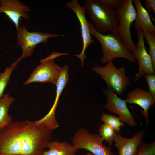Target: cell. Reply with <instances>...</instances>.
Masks as SVG:
<instances>
[{
  "label": "cell",
  "mask_w": 155,
  "mask_h": 155,
  "mask_svg": "<svg viewBox=\"0 0 155 155\" xmlns=\"http://www.w3.org/2000/svg\"><path fill=\"white\" fill-rule=\"evenodd\" d=\"M143 35L148 44L149 49L148 53L151 57L153 67L155 69V33L143 32Z\"/></svg>",
  "instance_id": "7402d4cb"
},
{
  "label": "cell",
  "mask_w": 155,
  "mask_h": 155,
  "mask_svg": "<svg viewBox=\"0 0 155 155\" xmlns=\"http://www.w3.org/2000/svg\"><path fill=\"white\" fill-rule=\"evenodd\" d=\"M144 4L146 8V9L151 17L152 20L155 22V19L152 16L151 11L155 13V0H146Z\"/></svg>",
  "instance_id": "484cf974"
},
{
  "label": "cell",
  "mask_w": 155,
  "mask_h": 155,
  "mask_svg": "<svg viewBox=\"0 0 155 155\" xmlns=\"http://www.w3.org/2000/svg\"><path fill=\"white\" fill-rule=\"evenodd\" d=\"M101 120L109 125L118 133H120L121 127L125 125L124 123L121 120L119 117L115 115L106 114L104 113L102 114Z\"/></svg>",
  "instance_id": "d6986e66"
},
{
  "label": "cell",
  "mask_w": 155,
  "mask_h": 155,
  "mask_svg": "<svg viewBox=\"0 0 155 155\" xmlns=\"http://www.w3.org/2000/svg\"><path fill=\"white\" fill-rule=\"evenodd\" d=\"M115 11L117 17L119 24L114 33L121 40L129 51L134 54L136 47L132 38L130 28L135 20L136 11L133 0H125L123 6Z\"/></svg>",
  "instance_id": "5b68a950"
},
{
  "label": "cell",
  "mask_w": 155,
  "mask_h": 155,
  "mask_svg": "<svg viewBox=\"0 0 155 155\" xmlns=\"http://www.w3.org/2000/svg\"><path fill=\"white\" fill-rule=\"evenodd\" d=\"M103 142L99 135L91 133L84 128L77 131L72 139V145L77 150L86 149L94 155H115L110 147L103 144Z\"/></svg>",
  "instance_id": "52a82bcc"
},
{
  "label": "cell",
  "mask_w": 155,
  "mask_h": 155,
  "mask_svg": "<svg viewBox=\"0 0 155 155\" xmlns=\"http://www.w3.org/2000/svg\"><path fill=\"white\" fill-rule=\"evenodd\" d=\"M126 103L135 104L140 106L142 114L148 123V110L155 102V98L148 91L140 88H136L127 94Z\"/></svg>",
  "instance_id": "4fadbf2b"
},
{
  "label": "cell",
  "mask_w": 155,
  "mask_h": 155,
  "mask_svg": "<svg viewBox=\"0 0 155 155\" xmlns=\"http://www.w3.org/2000/svg\"><path fill=\"white\" fill-rule=\"evenodd\" d=\"M144 133L143 129L138 131L131 138L123 137L116 133L114 139L119 155H136L138 147L142 141Z\"/></svg>",
  "instance_id": "5bb4252c"
},
{
  "label": "cell",
  "mask_w": 155,
  "mask_h": 155,
  "mask_svg": "<svg viewBox=\"0 0 155 155\" xmlns=\"http://www.w3.org/2000/svg\"><path fill=\"white\" fill-rule=\"evenodd\" d=\"M0 155H1L0 154Z\"/></svg>",
  "instance_id": "83f0119b"
},
{
  "label": "cell",
  "mask_w": 155,
  "mask_h": 155,
  "mask_svg": "<svg viewBox=\"0 0 155 155\" xmlns=\"http://www.w3.org/2000/svg\"><path fill=\"white\" fill-rule=\"evenodd\" d=\"M136 155H155V142L147 143L142 141L138 147Z\"/></svg>",
  "instance_id": "603a6c76"
},
{
  "label": "cell",
  "mask_w": 155,
  "mask_h": 155,
  "mask_svg": "<svg viewBox=\"0 0 155 155\" xmlns=\"http://www.w3.org/2000/svg\"><path fill=\"white\" fill-rule=\"evenodd\" d=\"M83 7L97 31L102 34L107 32H115L119 22L115 11L100 0H86Z\"/></svg>",
  "instance_id": "3957f363"
},
{
  "label": "cell",
  "mask_w": 155,
  "mask_h": 155,
  "mask_svg": "<svg viewBox=\"0 0 155 155\" xmlns=\"http://www.w3.org/2000/svg\"><path fill=\"white\" fill-rule=\"evenodd\" d=\"M102 91L107 99L104 108L118 115L123 123L131 127L136 125L137 123L128 109L125 100L120 98L113 91L108 89L103 88Z\"/></svg>",
  "instance_id": "9c48e42d"
},
{
  "label": "cell",
  "mask_w": 155,
  "mask_h": 155,
  "mask_svg": "<svg viewBox=\"0 0 155 155\" xmlns=\"http://www.w3.org/2000/svg\"><path fill=\"white\" fill-rule=\"evenodd\" d=\"M55 129L42 119L11 121L0 131V154L41 155L52 139Z\"/></svg>",
  "instance_id": "6da1fadb"
},
{
  "label": "cell",
  "mask_w": 155,
  "mask_h": 155,
  "mask_svg": "<svg viewBox=\"0 0 155 155\" xmlns=\"http://www.w3.org/2000/svg\"><path fill=\"white\" fill-rule=\"evenodd\" d=\"M16 29L18 34L16 45L20 46L22 50V55L20 57L21 59L31 56L38 44L43 43L46 44L48 38L64 36L49 32L35 31L30 32L23 24L22 26L19 25Z\"/></svg>",
  "instance_id": "ba28073f"
},
{
  "label": "cell",
  "mask_w": 155,
  "mask_h": 155,
  "mask_svg": "<svg viewBox=\"0 0 155 155\" xmlns=\"http://www.w3.org/2000/svg\"><path fill=\"white\" fill-rule=\"evenodd\" d=\"M86 155H94L93 154H92L91 152H89L88 153H87Z\"/></svg>",
  "instance_id": "4316f807"
},
{
  "label": "cell",
  "mask_w": 155,
  "mask_h": 155,
  "mask_svg": "<svg viewBox=\"0 0 155 155\" xmlns=\"http://www.w3.org/2000/svg\"><path fill=\"white\" fill-rule=\"evenodd\" d=\"M136 9V15L133 25L137 30L143 32L155 33V26L150 16L140 0H133Z\"/></svg>",
  "instance_id": "9a60e30c"
},
{
  "label": "cell",
  "mask_w": 155,
  "mask_h": 155,
  "mask_svg": "<svg viewBox=\"0 0 155 155\" xmlns=\"http://www.w3.org/2000/svg\"><path fill=\"white\" fill-rule=\"evenodd\" d=\"M92 69L105 81L108 89L118 96L123 94L129 84V78L126 75L125 68L123 67L116 68L113 61L103 67L95 66Z\"/></svg>",
  "instance_id": "277c9868"
},
{
  "label": "cell",
  "mask_w": 155,
  "mask_h": 155,
  "mask_svg": "<svg viewBox=\"0 0 155 155\" xmlns=\"http://www.w3.org/2000/svg\"><path fill=\"white\" fill-rule=\"evenodd\" d=\"M136 30L138 41L136 45V51L134 55L139 64L138 71L135 75L134 80L137 82L142 76L155 74V69L153 67L151 57L145 46L143 32L137 30Z\"/></svg>",
  "instance_id": "8fae6325"
},
{
  "label": "cell",
  "mask_w": 155,
  "mask_h": 155,
  "mask_svg": "<svg viewBox=\"0 0 155 155\" xmlns=\"http://www.w3.org/2000/svg\"><path fill=\"white\" fill-rule=\"evenodd\" d=\"M31 8L18 0H0V13H4L15 24L16 29L21 18L29 20Z\"/></svg>",
  "instance_id": "7c38bea8"
},
{
  "label": "cell",
  "mask_w": 155,
  "mask_h": 155,
  "mask_svg": "<svg viewBox=\"0 0 155 155\" xmlns=\"http://www.w3.org/2000/svg\"><path fill=\"white\" fill-rule=\"evenodd\" d=\"M63 55H66V53L53 52L48 57L41 60V63L34 69L23 85H26L32 82H49L56 85L62 67L55 63V59Z\"/></svg>",
  "instance_id": "8992f818"
},
{
  "label": "cell",
  "mask_w": 155,
  "mask_h": 155,
  "mask_svg": "<svg viewBox=\"0 0 155 155\" xmlns=\"http://www.w3.org/2000/svg\"><path fill=\"white\" fill-rule=\"evenodd\" d=\"M21 59L20 57L10 66L6 67L3 72L0 73V98L4 95V91L10 80L12 73Z\"/></svg>",
  "instance_id": "ffe728a7"
},
{
  "label": "cell",
  "mask_w": 155,
  "mask_h": 155,
  "mask_svg": "<svg viewBox=\"0 0 155 155\" xmlns=\"http://www.w3.org/2000/svg\"><path fill=\"white\" fill-rule=\"evenodd\" d=\"M144 77L148 84V91L155 98V74L146 75Z\"/></svg>",
  "instance_id": "d4e9b609"
},
{
  "label": "cell",
  "mask_w": 155,
  "mask_h": 155,
  "mask_svg": "<svg viewBox=\"0 0 155 155\" xmlns=\"http://www.w3.org/2000/svg\"><path fill=\"white\" fill-rule=\"evenodd\" d=\"M100 1L109 8L115 11L123 6L125 0H100Z\"/></svg>",
  "instance_id": "cb8c5ba5"
},
{
  "label": "cell",
  "mask_w": 155,
  "mask_h": 155,
  "mask_svg": "<svg viewBox=\"0 0 155 155\" xmlns=\"http://www.w3.org/2000/svg\"><path fill=\"white\" fill-rule=\"evenodd\" d=\"M69 67L67 65L62 67V69L55 85L56 86V96L54 103L46 116L55 115L56 109L59 99L63 90L68 82L69 79Z\"/></svg>",
  "instance_id": "e0dca14e"
},
{
  "label": "cell",
  "mask_w": 155,
  "mask_h": 155,
  "mask_svg": "<svg viewBox=\"0 0 155 155\" xmlns=\"http://www.w3.org/2000/svg\"><path fill=\"white\" fill-rule=\"evenodd\" d=\"M99 135L103 140L106 141L110 147L114 142V139L116 132L111 127L104 123L100 125L99 127Z\"/></svg>",
  "instance_id": "44dd1931"
},
{
  "label": "cell",
  "mask_w": 155,
  "mask_h": 155,
  "mask_svg": "<svg viewBox=\"0 0 155 155\" xmlns=\"http://www.w3.org/2000/svg\"><path fill=\"white\" fill-rule=\"evenodd\" d=\"M47 147L49 150L41 155H75L77 150L71 143L65 142H50Z\"/></svg>",
  "instance_id": "2e32d148"
},
{
  "label": "cell",
  "mask_w": 155,
  "mask_h": 155,
  "mask_svg": "<svg viewBox=\"0 0 155 155\" xmlns=\"http://www.w3.org/2000/svg\"><path fill=\"white\" fill-rule=\"evenodd\" d=\"M88 24L90 34L98 39L101 46L103 55L101 59L102 63L113 61L118 57L126 59L132 63L136 62L134 54L116 34L112 32L106 34L101 33L95 29L92 23L88 21Z\"/></svg>",
  "instance_id": "7a4b0ae2"
},
{
  "label": "cell",
  "mask_w": 155,
  "mask_h": 155,
  "mask_svg": "<svg viewBox=\"0 0 155 155\" xmlns=\"http://www.w3.org/2000/svg\"><path fill=\"white\" fill-rule=\"evenodd\" d=\"M65 6L71 9L76 15L79 21L83 42L82 51L80 54L75 56L80 60L81 66L84 65L85 52L88 46L94 41L92 39L88 25V21L85 16V9L80 5L78 0H72L66 4Z\"/></svg>",
  "instance_id": "30bf717a"
},
{
  "label": "cell",
  "mask_w": 155,
  "mask_h": 155,
  "mask_svg": "<svg viewBox=\"0 0 155 155\" xmlns=\"http://www.w3.org/2000/svg\"><path fill=\"white\" fill-rule=\"evenodd\" d=\"M14 100L9 93L4 94L0 98V131L11 122L12 119L9 115L8 111Z\"/></svg>",
  "instance_id": "ac0fdd59"
}]
</instances>
